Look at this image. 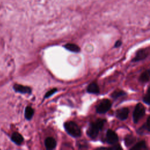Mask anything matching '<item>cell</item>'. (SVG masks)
Segmentation results:
<instances>
[{
    "label": "cell",
    "mask_w": 150,
    "mask_h": 150,
    "mask_svg": "<svg viewBox=\"0 0 150 150\" xmlns=\"http://www.w3.org/2000/svg\"><path fill=\"white\" fill-rule=\"evenodd\" d=\"M149 75H150V71L149 69L144 71L139 77V81L142 83L148 82L149 80Z\"/></svg>",
    "instance_id": "obj_14"
},
{
    "label": "cell",
    "mask_w": 150,
    "mask_h": 150,
    "mask_svg": "<svg viewBox=\"0 0 150 150\" xmlns=\"http://www.w3.org/2000/svg\"><path fill=\"white\" fill-rule=\"evenodd\" d=\"M13 88L15 90V91H16V92H19L21 93H23V94H30L32 91L31 88L27 86H22L20 84H16L13 86Z\"/></svg>",
    "instance_id": "obj_8"
},
{
    "label": "cell",
    "mask_w": 150,
    "mask_h": 150,
    "mask_svg": "<svg viewBox=\"0 0 150 150\" xmlns=\"http://www.w3.org/2000/svg\"><path fill=\"white\" fill-rule=\"evenodd\" d=\"M111 107V103L108 99L103 100L96 108V111L99 114H104L107 112Z\"/></svg>",
    "instance_id": "obj_4"
},
{
    "label": "cell",
    "mask_w": 150,
    "mask_h": 150,
    "mask_svg": "<svg viewBox=\"0 0 150 150\" xmlns=\"http://www.w3.org/2000/svg\"><path fill=\"white\" fill-rule=\"evenodd\" d=\"M128 114H129L128 108L126 107H124L117 111L116 117L121 120H125L128 118Z\"/></svg>",
    "instance_id": "obj_7"
},
{
    "label": "cell",
    "mask_w": 150,
    "mask_h": 150,
    "mask_svg": "<svg viewBox=\"0 0 150 150\" xmlns=\"http://www.w3.org/2000/svg\"><path fill=\"white\" fill-rule=\"evenodd\" d=\"M145 130L147 131V132L149 133V117H148L146 122H145V124H144L141 128H140L138 130V132L139 134H142L143 132H144Z\"/></svg>",
    "instance_id": "obj_17"
},
{
    "label": "cell",
    "mask_w": 150,
    "mask_h": 150,
    "mask_svg": "<svg viewBox=\"0 0 150 150\" xmlns=\"http://www.w3.org/2000/svg\"><path fill=\"white\" fill-rule=\"evenodd\" d=\"M147 149L146 143L144 141H140L131 148L132 150H145Z\"/></svg>",
    "instance_id": "obj_13"
},
{
    "label": "cell",
    "mask_w": 150,
    "mask_h": 150,
    "mask_svg": "<svg viewBox=\"0 0 150 150\" xmlns=\"http://www.w3.org/2000/svg\"><path fill=\"white\" fill-rule=\"evenodd\" d=\"M121 44H122V42H121V40H117V41L115 42V45H114V47H120V46L121 45Z\"/></svg>",
    "instance_id": "obj_21"
},
{
    "label": "cell",
    "mask_w": 150,
    "mask_h": 150,
    "mask_svg": "<svg viewBox=\"0 0 150 150\" xmlns=\"http://www.w3.org/2000/svg\"><path fill=\"white\" fill-rule=\"evenodd\" d=\"M34 114V110L32 108H31L30 107H26V108H25V117L26 118V119L29 120H30L33 115Z\"/></svg>",
    "instance_id": "obj_16"
},
{
    "label": "cell",
    "mask_w": 150,
    "mask_h": 150,
    "mask_svg": "<svg viewBox=\"0 0 150 150\" xmlns=\"http://www.w3.org/2000/svg\"><path fill=\"white\" fill-rule=\"evenodd\" d=\"M145 114V109L141 103H138L135 106L133 112V121L134 123H137L139 120L142 118Z\"/></svg>",
    "instance_id": "obj_3"
},
{
    "label": "cell",
    "mask_w": 150,
    "mask_h": 150,
    "mask_svg": "<svg viewBox=\"0 0 150 150\" xmlns=\"http://www.w3.org/2000/svg\"><path fill=\"white\" fill-rule=\"evenodd\" d=\"M57 91V89L56 88H54L53 89H51L49 91H48L45 95V97L44 98H48L49 97H50L52 95H53L55 92H56Z\"/></svg>",
    "instance_id": "obj_20"
},
{
    "label": "cell",
    "mask_w": 150,
    "mask_h": 150,
    "mask_svg": "<svg viewBox=\"0 0 150 150\" xmlns=\"http://www.w3.org/2000/svg\"><path fill=\"white\" fill-rule=\"evenodd\" d=\"M64 48L67 50L75 53H78L80 51V48L79 46L73 43H67L64 46Z\"/></svg>",
    "instance_id": "obj_12"
},
{
    "label": "cell",
    "mask_w": 150,
    "mask_h": 150,
    "mask_svg": "<svg viewBox=\"0 0 150 150\" xmlns=\"http://www.w3.org/2000/svg\"><path fill=\"white\" fill-rule=\"evenodd\" d=\"M126 93L123 91L122 90H116L114 92H113L111 94V97L114 98V99H116L117 98L119 97H121V96H122L124 95H125Z\"/></svg>",
    "instance_id": "obj_18"
},
{
    "label": "cell",
    "mask_w": 150,
    "mask_h": 150,
    "mask_svg": "<svg viewBox=\"0 0 150 150\" xmlns=\"http://www.w3.org/2000/svg\"><path fill=\"white\" fill-rule=\"evenodd\" d=\"M45 145L47 149H53L56 146V141L52 137H47L45 141Z\"/></svg>",
    "instance_id": "obj_9"
},
{
    "label": "cell",
    "mask_w": 150,
    "mask_h": 150,
    "mask_svg": "<svg viewBox=\"0 0 150 150\" xmlns=\"http://www.w3.org/2000/svg\"><path fill=\"white\" fill-rule=\"evenodd\" d=\"M136 140V138L135 137L131 135H128L125 137L124 139V142L125 144V146H129L130 145H132Z\"/></svg>",
    "instance_id": "obj_15"
},
{
    "label": "cell",
    "mask_w": 150,
    "mask_h": 150,
    "mask_svg": "<svg viewBox=\"0 0 150 150\" xmlns=\"http://www.w3.org/2000/svg\"><path fill=\"white\" fill-rule=\"evenodd\" d=\"M106 140L108 144L113 145L118 141V137L114 131L112 129H108L106 133Z\"/></svg>",
    "instance_id": "obj_6"
},
{
    "label": "cell",
    "mask_w": 150,
    "mask_h": 150,
    "mask_svg": "<svg viewBox=\"0 0 150 150\" xmlns=\"http://www.w3.org/2000/svg\"><path fill=\"white\" fill-rule=\"evenodd\" d=\"M66 131L73 137H79L81 135V131L78 125L73 121H68L64 124Z\"/></svg>",
    "instance_id": "obj_2"
},
{
    "label": "cell",
    "mask_w": 150,
    "mask_h": 150,
    "mask_svg": "<svg viewBox=\"0 0 150 150\" xmlns=\"http://www.w3.org/2000/svg\"><path fill=\"white\" fill-rule=\"evenodd\" d=\"M105 122V120L98 119L95 122L91 123L87 131V135L92 139L96 138L99 131L102 129Z\"/></svg>",
    "instance_id": "obj_1"
},
{
    "label": "cell",
    "mask_w": 150,
    "mask_h": 150,
    "mask_svg": "<svg viewBox=\"0 0 150 150\" xmlns=\"http://www.w3.org/2000/svg\"><path fill=\"white\" fill-rule=\"evenodd\" d=\"M87 91L91 94H98L100 93L99 87L96 83L93 82L88 86L87 88Z\"/></svg>",
    "instance_id": "obj_10"
},
{
    "label": "cell",
    "mask_w": 150,
    "mask_h": 150,
    "mask_svg": "<svg viewBox=\"0 0 150 150\" xmlns=\"http://www.w3.org/2000/svg\"><path fill=\"white\" fill-rule=\"evenodd\" d=\"M143 101L145 103L147 104L148 105L150 103V93H149V88H148L146 94L143 98Z\"/></svg>",
    "instance_id": "obj_19"
},
{
    "label": "cell",
    "mask_w": 150,
    "mask_h": 150,
    "mask_svg": "<svg viewBox=\"0 0 150 150\" xmlns=\"http://www.w3.org/2000/svg\"><path fill=\"white\" fill-rule=\"evenodd\" d=\"M11 139L14 143H15L17 145H21L23 141L22 136L18 132H14L12 134Z\"/></svg>",
    "instance_id": "obj_11"
},
{
    "label": "cell",
    "mask_w": 150,
    "mask_h": 150,
    "mask_svg": "<svg viewBox=\"0 0 150 150\" xmlns=\"http://www.w3.org/2000/svg\"><path fill=\"white\" fill-rule=\"evenodd\" d=\"M149 53V47L141 49L139 50L135 55V57L132 60V62H138L146 58Z\"/></svg>",
    "instance_id": "obj_5"
}]
</instances>
